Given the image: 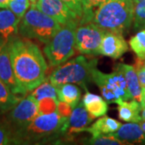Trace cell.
Returning a JSON list of instances; mask_svg holds the SVG:
<instances>
[{
	"instance_id": "obj_29",
	"label": "cell",
	"mask_w": 145,
	"mask_h": 145,
	"mask_svg": "<svg viewBox=\"0 0 145 145\" xmlns=\"http://www.w3.org/2000/svg\"><path fill=\"white\" fill-rule=\"evenodd\" d=\"M15 144L14 132L7 123H0V145Z\"/></svg>"
},
{
	"instance_id": "obj_25",
	"label": "cell",
	"mask_w": 145,
	"mask_h": 145,
	"mask_svg": "<svg viewBox=\"0 0 145 145\" xmlns=\"http://www.w3.org/2000/svg\"><path fill=\"white\" fill-rule=\"evenodd\" d=\"M85 144L93 145H123V142L115 138L114 135L110 134H99L92 135L90 139L84 142Z\"/></svg>"
},
{
	"instance_id": "obj_9",
	"label": "cell",
	"mask_w": 145,
	"mask_h": 145,
	"mask_svg": "<svg viewBox=\"0 0 145 145\" xmlns=\"http://www.w3.org/2000/svg\"><path fill=\"white\" fill-rule=\"evenodd\" d=\"M38 101L31 94L21 99L7 114V123L15 132L24 129L39 115Z\"/></svg>"
},
{
	"instance_id": "obj_15",
	"label": "cell",
	"mask_w": 145,
	"mask_h": 145,
	"mask_svg": "<svg viewBox=\"0 0 145 145\" xmlns=\"http://www.w3.org/2000/svg\"><path fill=\"white\" fill-rule=\"evenodd\" d=\"M21 19L7 8L0 10V36L5 42L19 33Z\"/></svg>"
},
{
	"instance_id": "obj_27",
	"label": "cell",
	"mask_w": 145,
	"mask_h": 145,
	"mask_svg": "<svg viewBox=\"0 0 145 145\" xmlns=\"http://www.w3.org/2000/svg\"><path fill=\"white\" fill-rule=\"evenodd\" d=\"M30 7V0H10L7 8L11 10L20 19H22Z\"/></svg>"
},
{
	"instance_id": "obj_13",
	"label": "cell",
	"mask_w": 145,
	"mask_h": 145,
	"mask_svg": "<svg viewBox=\"0 0 145 145\" xmlns=\"http://www.w3.org/2000/svg\"><path fill=\"white\" fill-rule=\"evenodd\" d=\"M93 118L89 114L84 106L82 101L72 108V114L69 118V129L68 136L83 132L84 130L88 127Z\"/></svg>"
},
{
	"instance_id": "obj_16",
	"label": "cell",
	"mask_w": 145,
	"mask_h": 145,
	"mask_svg": "<svg viewBox=\"0 0 145 145\" xmlns=\"http://www.w3.org/2000/svg\"><path fill=\"white\" fill-rule=\"evenodd\" d=\"M115 68L118 69L123 74L127 88L132 99H135L136 101L140 102L142 86H140L138 75L134 66L123 63H119L116 65Z\"/></svg>"
},
{
	"instance_id": "obj_28",
	"label": "cell",
	"mask_w": 145,
	"mask_h": 145,
	"mask_svg": "<svg viewBox=\"0 0 145 145\" xmlns=\"http://www.w3.org/2000/svg\"><path fill=\"white\" fill-rule=\"evenodd\" d=\"M57 99L55 98H44L38 101V107H39V114H50L57 111Z\"/></svg>"
},
{
	"instance_id": "obj_34",
	"label": "cell",
	"mask_w": 145,
	"mask_h": 145,
	"mask_svg": "<svg viewBox=\"0 0 145 145\" xmlns=\"http://www.w3.org/2000/svg\"><path fill=\"white\" fill-rule=\"evenodd\" d=\"M10 0H0V8H7Z\"/></svg>"
},
{
	"instance_id": "obj_35",
	"label": "cell",
	"mask_w": 145,
	"mask_h": 145,
	"mask_svg": "<svg viewBox=\"0 0 145 145\" xmlns=\"http://www.w3.org/2000/svg\"><path fill=\"white\" fill-rule=\"evenodd\" d=\"M140 127H141V128L143 129V131L145 132V120H141L140 123Z\"/></svg>"
},
{
	"instance_id": "obj_37",
	"label": "cell",
	"mask_w": 145,
	"mask_h": 145,
	"mask_svg": "<svg viewBox=\"0 0 145 145\" xmlns=\"http://www.w3.org/2000/svg\"><path fill=\"white\" fill-rule=\"evenodd\" d=\"M36 1H37V0H30V2H31V3H35Z\"/></svg>"
},
{
	"instance_id": "obj_30",
	"label": "cell",
	"mask_w": 145,
	"mask_h": 145,
	"mask_svg": "<svg viewBox=\"0 0 145 145\" xmlns=\"http://www.w3.org/2000/svg\"><path fill=\"white\" fill-rule=\"evenodd\" d=\"M61 1L78 16L79 20L82 18L84 16V8H83L82 0H61Z\"/></svg>"
},
{
	"instance_id": "obj_19",
	"label": "cell",
	"mask_w": 145,
	"mask_h": 145,
	"mask_svg": "<svg viewBox=\"0 0 145 145\" xmlns=\"http://www.w3.org/2000/svg\"><path fill=\"white\" fill-rule=\"evenodd\" d=\"M57 99L59 101L66 103L74 108L80 102L81 89L72 83H65L56 86Z\"/></svg>"
},
{
	"instance_id": "obj_26",
	"label": "cell",
	"mask_w": 145,
	"mask_h": 145,
	"mask_svg": "<svg viewBox=\"0 0 145 145\" xmlns=\"http://www.w3.org/2000/svg\"><path fill=\"white\" fill-rule=\"evenodd\" d=\"M106 1L107 0H82L84 8V16L79 20V24L91 22L94 10Z\"/></svg>"
},
{
	"instance_id": "obj_20",
	"label": "cell",
	"mask_w": 145,
	"mask_h": 145,
	"mask_svg": "<svg viewBox=\"0 0 145 145\" xmlns=\"http://www.w3.org/2000/svg\"><path fill=\"white\" fill-rule=\"evenodd\" d=\"M121 126L122 123L119 121L103 115L90 127H86L84 130V131H87L92 135L99 134H110L117 131Z\"/></svg>"
},
{
	"instance_id": "obj_38",
	"label": "cell",
	"mask_w": 145,
	"mask_h": 145,
	"mask_svg": "<svg viewBox=\"0 0 145 145\" xmlns=\"http://www.w3.org/2000/svg\"><path fill=\"white\" fill-rule=\"evenodd\" d=\"M134 3H137V2H140V1H142V0H133Z\"/></svg>"
},
{
	"instance_id": "obj_31",
	"label": "cell",
	"mask_w": 145,
	"mask_h": 145,
	"mask_svg": "<svg viewBox=\"0 0 145 145\" xmlns=\"http://www.w3.org/2000/svg\"><path fill=\"white\" fill-rule=\"evenodd\" d=\"M145 61H141L140 59H136L135 61V65L134 68H135V71L137 72L138 75V78L140 81V86L142 87H145Z\"/></svg>"
},
{
	"instance_id": "obj_10",
	"label": "cell",
	"mask_w": 145,
	"mask_h": 145,
	"mask_svg": "<svg viewBox=\"0 0 145 145\" xmlns=\"http://www.w3.org/2000/svg\"><path fill=\"white\" fill-rule=\"evenodd\" d=\"M36 8L51 16L61 25L78 20V16L71 10L61 0H37L34 3Z\"/></svg>"
},
{
	"instance_id": "obj_24",
	"label": "cell",
	"mask_w": 145,
	"mask_h": 145,
	"mask_svg": "<svg viewBox=\"0 0 145 145\" xmlns=\"http://www.w3.org/2000/svg\"><path fill=\"white\" fill-rule=\"evenodd\" d=\"M133 23L135 31L145 29V0L134 3Z\"/></svg>"
},
{
	"instance_id": "obj_17",
	"label": "cell",
	"mask_w": 145,
	"mask_h": 145,
	"mask_svg": "<svg viewBox=\"0 0 145 145\" xmlns=\"http://www.w3.org/2000/svg\"><path fill=\"white\" fill-rule=\"evenodd\" d=\"M82 103L86 110L93 119L103 116L108 110L106 101L94 93L86 92L83 97Z\"/></svg>"
},
{
	"instance_id": "obj_6",
	"label": "cell",
	"mask_w": 145,
	"mask_h": 145,
	"mask_svg": "<svg viewBox=\"0 0 145 145\" xmlns=\"http://www.w3.org/2000/svg\"><path fill=\"white\" fill-rule=\"evenodd\" d=\"M78 23L76 20L62 25L44 48V52L50 66H58L75 54V33Z\"/></svg>"
},
{
	"instance_id": "obj_22",
	"label": "cell",
	"mask_w": 145,
	"mask_h": 145,
	"mask_svg": "<svg viewBox=\"0 0 145 145\" xmlns=\"http://www.w3.org/2000/svg\"><path fill=\"white\" fill-rule=\"evenodd\" d=\"M129 45L138 59L145 61V29L139 31L130 39Z\"/></svg>"
},
{
	"instance_id": "obj_7",
	"label": "cell",
	"mask_w": 145,
	"mask_h": 145,
	"mask_svg": "<svg viewBox=\"0 0 145 145\" xmlns=\"http://www.w3.org/2000/svg\"><path fill=\"white\" fill-rule=\"evenodd\" d=\"M92 78L107 103L118 104L122 101L132 99L124 76L118 69L115 68L114 72L110 73H104L94 68L92 70Z\"/></svg>"
},
{
	"instance_id": "obj_23",
	"label": "cell",
	"mask_w": 145,
	"mask_h": 145,
	"mask_svg": "<svg viewBox=\"0 0 145 145\" xmlns=\"http://www.w3.org/2000/svg\"><path fill=\"white\" fill-rule=\"evenodd\" d=\"M31 94L37 101L48 97L57 99L56 86H54L48 79H45L40 86L33 89Z\"/></svg>"
},
{
	"instance_id": "obj_12",
	"label": "cell",
	"mask_w": 145,
	"mask_h": 145,
	"mask_svg": "<svg viewBox=\"0 0 145 145\" xmlns=\"http://www.w3.org/2000/svg\"><path fill=\"white\" fill-rule=\"evenodd\" d=\"M128 50V44L123 34L114 31H106L100 45V54L119 59Z\"/></svg>"
},
{
	"instance_id": "obj_4",
	"label": "cell",
	"mask_w": 145,
	"mask_h": 145,
	"mask_svg": "<svg viewBox=\"0 0 145 145\" xmlns=\"http://www.w3.org/2000/svg\"><path fill=\"white\" fill-rule=\"evenodd\" d=\"M61 25L51 16L36 8L34 3L29 7L19 24V34L27 39H36L47 44Z\"/></svg>"
},
{
	"instance_id": "obj_1",
	"label": "cell",
	"mask_w": 145,
	"mask_h": 145,
	"mask_svg": "<svg viewBox=\"0 0 145 145\" xmlns=\"http://www.w3.org/2000/svg\"><path fill=\"white\" fill-rule=\"evenodd\" d=\"M7 44L16 82L25 93L32 91L45 80L48 66L43 53L24 37L14 36Z\"/></svg>"
},
{
	"instance_id": "obj_33",
	"label": "cell",
	"mask_w": 145,
	"mask_h": 145,
	"mask_svg": "<svg viewBox=\"0 0 145 145\" xmlns=\"http://www.w3.org/2000/svg\"><path fill=\"white\" fill-rule=\"evenodd\" d=\"M140 103V106H141V108H145V87H142V89H141Z\"/></svg>"
},
{
	"instance_id": "obj_21",
	"label": "cell",
	"mask_w": 145,
	"mask_h": 145,
	"mask_svg": "<svg viewBox=\"0 0 145 145\" xmlns=\"http://www.w3.org/2000/svg\"><path fill=\"white\" fill-rule=\"evenodd\" d=\"M21 99V97L12 93L5 82L0 78V114L8 112Z\"/></svg>"
},
{
	"instance_id": "obj_36",
	"label": "cell",
	"mask_w": 145,
	"mask_h": 145,
	"mask_svg": "<svg viewBox=\"0 0 145 145\" xmlns=\"http://www.w3.org/2000/svg\"><path fill=\"white\" fill-rule=\"evenodd\" d=\"M141 118L142 120H145V108H143V110L141 111Z\"/></svg>"
},
{
	"instance_id": "obj_8",
	"label": "cell",
	"mask_w": 145,
	"mask_h": 145,
	"mask_svg": "<svg viewBox=\"0 0 145 145\" xmlns=\"http://www.w3.org/2000/svg\"><path fill=\"white\" fill-rule=\"evenodd\" d=\"M106 31L93 22L79 24L76 29V49L82 54L100 55V45Z\"/></svg>"
},
{
	"instance_id": "obj_2",
	"label": "cell",
	"mask_w": 145,
	"mask_h": 145,
	"mask_svg": "<svg viewBox=\"0 0 145 145\" xmlns=\"http://www.w3.org/2000/svg\"><path fill=\"white\" fill-rule=\"evenodd\" d=\"M69 129V118L63 117L57 111L39 114L31 123L15 132V144H44L57 141Z\"/></svg>"
},
{
	"instance_id": "obj_3",
	"label": "cell",
	"mask_w": 145,
	"mask_h": 145,
	"mask_svg": "<svg viewBox=\"0 0 145 145\" xmlns=\"http://www.w3.org/2000/svg\"><path fill=\"white\" fill-rule=\"evenodd\" d=\"M133 16V0H107L94 10L91 22L106 31L123 34L131 26Z\"/></svg>"
},
{
	"instance_id": "obj_32",
	"label": "cell",
	"mask_w": 145,
	"mask_h": 145,
	"mask_svg": "<svg viewBox=\"0 0 145 145\" xmlns=\"http://www.w3.org/2000/svg\"><path fill=\"white\" fill-rule=\"evenodd\" d=\"M72 106L70 105L61 101H58L57 111L63 117L69 118V116L72 114Z\"/></svg>"
},
{
	"instance_id": "obj_14",
	"label": "cell",
	"mask_w": 145,
	"mask_h": 145,
	"mask_svg": "<svg viewBox=\"0 0 145 145\" xmlns=\"http://www.w3.org/2000/svg\"><path fill=\"white\" fill-rule=\"evenodd\" d=\"M110 134L123 142L124 144H145V132L137 123L122 124L117 131Z\"/></svg>"
},
{
	"instance_id": "obj_18",
	"label": "cell",
	"mask_w": 145,
	"mask_h": 145,
	"mask_svg": "<svg viewBox=\"0 0 145 145\" xmlns=\"http://www.w3.org/2000/svg\"><path fill=\"white\" fill-rule=\"evenodd\" d=\"M119 119L127 123H140L141 118V106L138 101H122L118 103Z\"/></svg>"
},
{
	"instance_id": "obj_5",
	"label": "cell",
	"mask_w": 145,
	"mask_h": 145,
	"mask_svg": "<svg viewBox=\"0 0 145 145\" xmlns=\"http://www.w3.org/2000/svg\"><path fill=\"white\" fill-rule=\"evenodd\" d=\"M98 60H89L83 55L60 65L48 76V80L54 86L65 83L82 86L86 89V85L93 82L92 70L97 66Z\"/></svg>"
},
{
	"instance_id": "obj_11",
	"label": "cell",
	"mask_w": 145,
	"mask_h": 145,
	"mask_svg": "<svg viewBox=\"0 0 145 145\" xmlns=\"http://www.w3.org/2000/svg\"><path fill=\"white\" fill-rule=\"evenodd\" d=\"M0 78L14 94L19 97L26 94L16 82L7 44L3 39H0Z\"/></svg>"
}]
</instances>
